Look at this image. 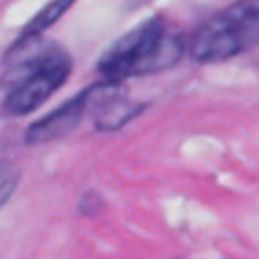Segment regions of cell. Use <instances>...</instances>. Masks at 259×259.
Masks as SVG:
<instances>
[{"label":"cell","mask_w":259,"mask_h":259,"mask_svg":"<svg viewBox=\"0 0 259 259\" xmlns=\"http://www.w3.org/2000/svg\"><path fill=\"white\" fill-rule=\"evenodd\" d=\"M186 40L164 16L156 14L113 40L97 59V71L105 81L121 83L127 77H144L172 69L184 55Z\"/></svg>","instance_id":"2"},{"label":"cell","mask_w":259,"mask_h":259,"mask_svg":"<svg viewBox=\"0 0 259 259\" xmlns=\"http://www.w3.org/2000/svg\"><path fill=\"white\" fill-rule=\"evenodd\" d=\"M91 95H93V85L85 87L83 91H79L77 95H73L65 103L55 107L51 113L32 121L24 132V142L28 146H38L45 142L61 140L67 134H71L79 125L83 115L89 111Z\"/></svg>","instance_id":"5"},{"label":"cell","mask_w":259,"mask_h":259,"mask_svg":"<svg viewBox=\"0 0 259 259\" xmlns=\"http://www.w3.org/2000/svg\"><path fill=\"white\" fill-rule=\"evenodd\" d=\"M71 6H73V2H65V0H57V2H51V4L42 6L32 16V20L26 22V26L20 30V34L16 36V40L8 49H22V47H28V45L36 42L38 36L42 34V30H47L49 26H53Z\"/></svg>","instance_id":"6"},{"label":"cell","mask_w":259,"mask_h":259,"mask_svg":"<svg viewBox=\"0 0 259 259\" xmlns=\"http://www.w3.org/2000/svg\"><path fill=\"white\" fill-rule=\"evenodd\" d=\"M146 109L144 101H134L125 95L123 85L115 81H97L93 83L91 95V119L99 132H115L125 125L130 119L140 115Z\"/></svg>","instance_id":"4"},{"label":"cell","mask_w":259,"mask_h":259,"mask_svg":"<svg viewBox=\"0 0 259 259\" xmlns=\"http://www.w3.org/2000/svg\"><path fill=\"white\" fill-rule=\"evenodd\" d=\"M101 202V196L95 194V192H85L79 200V212L83 214H93V212H99L97 210V204Z\"/></svg>","instance_id":"7"},{"label":"cell","mask_w":259,"mask_h":259,"mask_svg":"<svg viewBox=\"0 0 259 259\" xmlns=\"http://www.w3.org/2000/svg\"><path fill=\"white\" fill-rule=\"evenodd\" d=\"M16 182H18L16 174H10L8 164H4V168H2V202L8 200V196H10V192H12V186H14Z\"/></svg>","instance_id":"8"},{"label":"cell","mask_w":259,"mask_h":259,"mask_svg":"<svg viewBox=\"0 0 259 259\" xmlns=\"http://www.w3.org/2000/svg\"><path fill=\"white\" fill-rule=\"evenodd\" d=\"M259 47V0H243L210 14L190 36L196 63H221Z\"/></svg>","instance_id":"3"},{"label":"cell","mask_w":259,"mask_h":259,"mask_svg":"<svg viewBox=\"0 0 259 259\" xmlns=\"http://www.w3.org/2000/svg\"><path fill=\"white\" fill-rule=\"evenodd\" d=\"M73 71V59L55 40H36L22 49H8L4 55L2 109L6 115L22 117L38 109L63 87Z\"/></svg>","instance_id":"1"}]
</instances>
